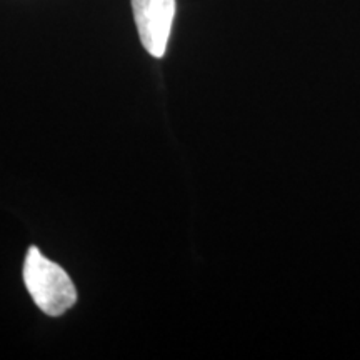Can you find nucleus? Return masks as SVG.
<instances>
[{
  "label": "nucleus",
  "mask_w": 360,
  "mask_h": 360,
  "mask_svg": "<svg viewBox=\"0 0 360 360\" xmlns=\"http://www.w3.org/2000/svg\"><path fill=\"white\" fill-rule=\"evenodd\" d=\"M24 282L35 305L52 317L65 314L77 302V290L65 270L44 257L35 245L25 255Z\"/></svg>",
  "instance_id": "obj_1"
},
{
  "label": "nucleus",
  "mask_w": 360,
  "mask_h": 360,
  "mask_svg": "<svg viewBox=\"0 0 360 360\" xmlns=\"http://www.w3.org/2000/svg\"><path fill=\"white\" fill-rule=\"evenodd\" d=\"M139 37L152 57H164L175 15V0H132Z\"/></svg>",
  "instance_id": "obj_2"
}]
</instances>
